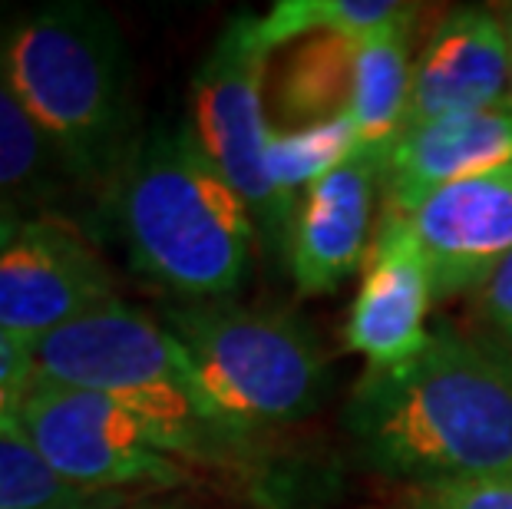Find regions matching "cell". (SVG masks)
<instances>
[{"label":"cell","instance_id":"23","mask_svg":"<svg viewBox=\"0 0 512 509\" xmlns=\"http://www.w3.org/2000/svg\"><path fill=\"white\" fill-rule=\"evenodd\" d=\"M17 407H20V394L0 387V430H17Z\"/></svg>","mask_w":512,"mask_h":509},{"label":"cell","instance_id":"7","mask_svg":"<svg viewBox=\"0 0 512 509\" xmlns=\"http://www.w3.org/2000/svg\"><path fill=\"white\" fill-rule=\"evenodd\" d=\"M17 430L50 470L93 493L179 490L189 463L139 414L113 397L57 381H37L20 394Z\"/></svg>","mask_w":512,"mask_h":509},{"label":"cell","instance_id":"16","mask_svg":"<svg viewBox=\"0 0 512 509\" xmlns=\"http://www.w3.org/2000/svg\"><path fill=\"white\" fill-rule=\"evenodd\" d=\"M400 0H281L258 17V34L268 50L318 34L324 40H361L410 14Z\"/></svg>","mask_w":512,"mask_h":509},{"label":"cell","instance_id":"18","mask_svg":"<svg viewBox=\"0 0 512 509\" xmlns=\"http://www.w3.org/2000/svg\"><path fill=\"white\" fill-rule=\"evenodd\" d=\"M113 496L67 483L20 430H0V509H96Z\"/></svg>","mask_w":512,"mask_h":509},{"label":"cell","instance_id":"9","mask_svg":"<svg viewBox=\"0 0 512 509\" xmlns=\"http://www.w3.org/2000/svg\"><path fill=\"white\" fill-rule=\"evenodd\" d=\"M433 298L476 291L512 255V166L453 182L403 215Z\"/></svg>","mask_w":512,"mask_h":509},{"label":"cell","instance_id":"12","mask_svg":"<svg viewBox=\"0 0 512 509\" xmlns=\"http://www.w3.org/2000/svg\"><path fill=\"white\" fill-rule=\"evenodd\" d=\"M384 162L354 156L294 202L285 262L301 295H328L370 252V215Z\"/></svg>","mask_w":512,"mask_h":509},{"label":"cell","instance_id":"17","mask_svg":"<svg viewBox=\"0 0 512 509\" xmlns=\"http://www.w3.org/2000/svg\"><path fill=\"white\" fill-rule=\"evenodd\" d=\"M354 156H361V143H357V133L344 110L304 129H294V133H271L268 139L271 182L291 205L298 202L304 189Z\"/></svg>","mask_w":512,"mask_h":509},{"label":"cell","instance_id":"8","mask_svg":"<svg viewBox=\"0 0 512 509\" xmlns=\"http://www.w3.org/2000/svg\"><path fill=\"white\" fill-rule=\"evenodd\" d=\"M119 301L96 245L60 215L24 219L0 248V331L40 341Z\"/></svg>","mask_w":512,"mask_h":509},{"label":"cell","instance_id":"10","mask_svg":"<svg viewBox=\"0 0 512 509\" xmlns=\"http://www.w3.org/2000/svg\"><path fill=\"white\" fill-rule=\"evenodd\" d=\"M433 285L423 255L403 222L387 212L367 252L361 291L344 324V344L367 357V367H390L427 344Z\"/></svg>","mask_w":512,"mask_h":509},{"label":"cell","instance_id":"5","mask_svg":"<svg viewBox=\"0 0 512 509\" xmlns=\"http://www.w3.org/2000/svg\"><path fill=\"white\" fill-rule=\"evenodd\" d=\"M159 321L205 404L228 427L252 433L318 410L328 367L318 341L291 314L215 298L166 308Z\"/></svg>","mask_w":512,"mask_h":509},{"label":"cell","instance_id":"1","mask_svg":"<svg viewBox=\"0 0 512 509\" xmlns=\"http://www.w3.org/2000/svg\"><path fill=\"white\" fill-rule=\"evenodd\" d=\"M344 424L370 467L410 486L512 476V381L453 328L407 361L367 367Z\"/></svg>","mask_w":512,"mask_h":509},{"label":"cell","instance_id":"4","mask_svg":"<svg viewBox=\"0 0 512 509\" xmlns=\"http://www.w3.org/2000/svg\"><path fill=\"white\" fill-rule=\"evenodd\" d=\"M30 361L40 381L80 387L129 407L185 463H225L245 447L248 433L228 427L205 404L162 321L123 301L30 341Z\"/></svg>","mask_w":512,"mask_h":509},{"label":"cell","instance_id":"24","mask_svg":"<svg viewBox=\"0 0 512 509\" xmlns=\"http://www.w3.org/2000/svg\"><path fill=\"white\" fill-rule=\"evenodd\" d=\"M496 14H499V20H503V27H506V43H509V100H512V4L496 7Z\"/></svg>","mask_w":512,"mask_h":509},{"label":"cell","instance_id":"11","mask_svg":"<svg viewBox=\"0 0 512 509\" xmlns=\"http://www.w3.org/2000/svg\"><path fill=\"white\" fill-rule=\"evenodd\" d=\"M509 100V43L496 10L446 14L413 63L403 129Z\"/></svg>","mask_w":512,"mask_h":509},{"label":"cell","instance_id":"22","mask_svg":"<svg viewBox=\"0 0 512 509\" xmlns=\"http://www.w3.org/2000/svg\"><path fill=\"white\" fill-rule=\"evenodd\" d=\"M96 509H212L182 490H143V493H116Z\"/></svg>","mask_w":512,"mask_h":509},{"label":"cell","instance_id":"3","mask_svg":"<svg viewBox=\"0 0 512 509\" xmlns=\"http://www.w3.org/2000/svg\"><path fill=\"white\" fill-rule=\"evenodd\" d=\"M0 73L67 172L110 192L139 139L133 60L110 10L60 0L0 34Z\"/></svg>","mask_w":512,"mask_h":509},{"label":"cell","instance_id":"19","mask_svg":"<svg viewBox=\"0 0 512 509\" xmlns=\"http://www.w3.org/2000/svg\"><path fill=\"white\" fill-rule=\"evenodd\" d=\"M476 314L486 331L476 348L512 381V255L476 288Z\"/></svg>","mask_w":512,"mask_h":509},{"label":"cell","instance_id":"25","mask_svg":"<svg viewBox=\"0 0 512 509\" xmlns=\"http://www.w3.org/2000/svg\"><path fill=\"white\" fill-rule=\"evenodd\" d=\"M20 222L24 219H10V215H0V248L10 242V235L20 229Z\"/></svg>","mask_w":512,"mask_h":509},{"label":"cell","instance_id":"15","mask_svg":"<svg viewBox=\"0 0 512 509\" xmlns=\"http://www.w3.org/2000/svg\"><path fill=\"white\" fill-rule=\"evenodd\" d=\"M67 179L73 176L63 159L53 153L47 136L27 116L0 73V215H47V205L60 196Z\"/></svg>","mask_w":512,"mask_h":509},{"label":"cell","instance_id":"2","mask_svg":"<svg viewBox=\"0 0 512 509\" xmlns=\"http://www.w3.org/2000/svg\"><path fill=\"white\" fill-rule=\"evenodd\" d=\"M116 229L139 272L189 301L235 295L252 268L255 219L189 123L139 129L110 186Z\"/></svg>","mask_w":512,"mask_h":509},{"label":"cell","instance_id":"21","mask_svg":"<svg viewBox=\"0 0 512 509\" xmlns=\"http://www.w3.org/2000/svg\"><path fill=\"white\" fill-rule=\"evenodd\" d=\"M34 381L37 374H34V361H30V344L0 331V387L24 394Z\"/></svg>","mask_w":512,"mask_h":509},{"label":"cell","instance_id":"20","mask_svg":"<svg viewBox=\"0 0 512 509\" xmlns=\"http://www.w3.org/2000/svg\"><path fill=\"white\" fill-rule=\"evenodd\" d=\"M407 509H512V476L410 486Z\"/></svg>","mask_w":512,"mask_h":509},{"label":"cell","instance_id":"6","mask_svg":"<svg viewBox=\"0 0 512 509\" xmlns=\"http://www.w3.org/2000/svg\"><path fill=\"white\" fill-rule=\"evenodd\" d=\"M268 57L271 50L258 34V17H235L195 70L189 126L205 156L252 209L265 252L285 262L294 205L275 189L268 172Z\"/></svg>","mask_w":512,"mask_h":509},{"label":"cell","instance_id":"14","mask_svg":"<svg viewBox=\"0 0 512 509\" xmlns=\"http://www.w3.org/2000/svg\"><path fill=\"white\" fill-rule=\"evenodd\" d=\"M417 10L361 40H344L347 100L341 110L351 119L364 156L384 162L403 129L410 100V27Z\"/></svg>","mask_w":512,"mask_h":509},{"label":"cell","instance_id":"13","mask_svg":"<svg viewBox=\"0 0 512 509\" xmlns=\"http://www.w3.org/2000/svg\"><path fill=\"white\" fill-rule=\"evenodd\" d=\"M512 166V100L407 129L387 149V212L407 215L453 182Z\"/></svg>","mask_w":512,"mask_h":509}]
</instances>
